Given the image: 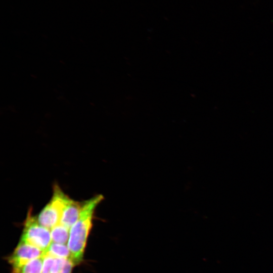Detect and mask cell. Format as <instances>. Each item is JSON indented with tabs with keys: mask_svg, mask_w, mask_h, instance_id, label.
Segmentation results:
<instances>
[{
	"mask_svg": "<svg viewBox=\"0 0 273 273\" xmlns=\"http://www.w3.org/2000/svg\"><path fill=\"white\" fill-rule=\"evenodd\" d=\"M104 199L102 195L98 194L82 202L80 216L70 229L67 246L70 258L75 265L79 264L83 259L96 209Z\"/></svg>",
	"mask_w": 273,
	"mask_h": 273,
	"instance_id": "6da1fadb",
	"label": "cell"
},
{
	"mask_svg": "<svg viewBox=\"0 0 273 273\" xmlns=\"http://www.w3.org/2000/svg\"><path fill=\"white\" fill-rule=\"evenodd\" d=\"M70 199L58 184H54L51 199L36 217L38 222L51 230L60 223L63 211Z\"/></svg>",
	"mask_w": 273,
	"mask_h": 273,
	"instance_id": "7a4b0ae2",
	"label": "cell"
},
{
	"mask_svg": "<svg viewBox=\"0 0 273 273\" xmlns=\"http://www.w3.org/2000/svg\"><path fill=\"white\" fill-rule=\"evenodd\" d=\"M29 208L24 221L20 241L35 247L44 253L52 243L51 230L41 225Z\"/></svg>",
	"mask_w": 273,
	"mask_h": 273,
	"instance_id": "3957f363",
	"label": "cell"
},
{
	"mask_svg": "<svg viewBox=\"0 0 273 273\" xmlns=\"http://www.w3.org/2000/svg\"><path fill=\"white\" fill-rule=\"evenodd\" d=\"M44 253L40 249L20 241L8 261L11 265L12 273H16L20 268L30 261L43 256Z\"/></svg>",
	"mask_w": 273,
	"mask_h": 273,
	"instance_id": "277c9868",
	"label": "cell"
},
{
	"mask_svg": "<svg viewBox=\"0 0 273 273\" xmlns=\"http://www.w3.org/2000/svg\"><path fill=\"white\" fill-rule=\"evenodd\" d=\"M82 207V202L71 199L63 211L60 223L70 229L78 220Z\"/></svg>",
	"mask_w": 273,
	"mask_h": 273,
	"instance_id": "5b68a950",
	"label": "cell"
},
{
	"mask_svg": "<svg viewBox=\"0 0 273 273\" xmlns=\"http://www.w3.org/2000/svg\"><path fill=\"white\" fill-rule=\"evenodd\" d=\"M70 229L61 224L58 223L51 230L52 242L66 244L68 241Z\"/></svg>",
	"mask_w": 273,
	"mask_h": 273,
	"instance_id": "8992f818",
	"label": "cell"
},
{
	"mask_svg": "<svg viewBox=\"0 0 273 273\" xmlns=\"http://www.w3.org/2000/svg\"><path fill=\"white\" fill-rule=\"evenodd\" d=\"M44 254L54 258H70V252L67 245L52 242Z\"/></svg>",
	"mask_w": 273,
	"mask_h": 273,
	"instance_id": "52a82bcc",
	"label": "cell"
},
{
	"mask_svg": "<svg viewBox=\"0 0 273 273\" xmlns=\"http://www.w3.org/2000/svg\"><path fill=\"white\" fill-rule=\"evenodd\" d=\"M74 265L70 258H55L51 273H71Z\"/></svg>",
	"mask_w": 273,
	"mask_h": 273,
	"instance_id": "ba28073f",
	"label": "cell"
},
{
	"mask_svg": "<svg viewBox=\"0 0 273 273\" xmlns=\"http://www.w3.org/2000/svg\"><path fill=\"white\" fill-rule=\"evenodd\" d=\"M43 257L33 259L20 268L16 273H41Z\"/></svg>",
	"mask_w": 273,
	"mask_h": 273,
	"instance_id": "9c48e42d",
	"label": "cell"
}]
</instances>
